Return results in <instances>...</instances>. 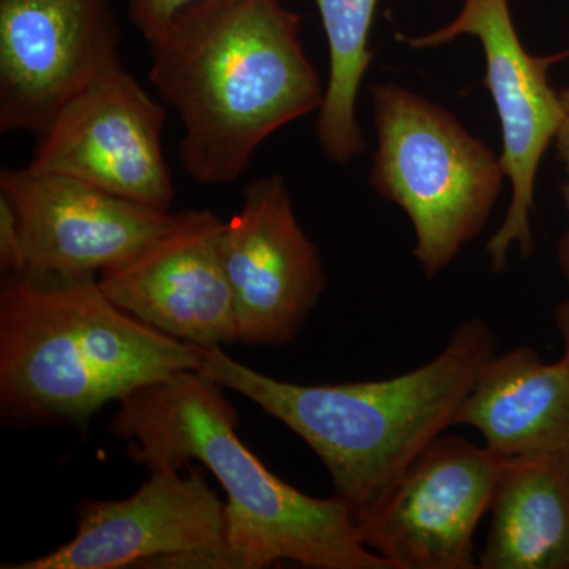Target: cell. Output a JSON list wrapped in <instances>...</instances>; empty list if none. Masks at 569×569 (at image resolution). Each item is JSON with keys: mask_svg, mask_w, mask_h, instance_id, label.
Masks as SVG:
<instances>
[{"mask_svg": "<svg viewBox=\"0 0 569 569\" xmlns=\"http://www.w3.org/2000/svg\"><path fill=\"white\" fill-rule=\"evenodd\" d=\"M329 48V78L317 121L325 156L343 164L365 152L356 102L373 59L369 36L378 0H316Z\"/></svg>", "mask_w": 569, "mask_h": 569, "instance_id": "cell-16", "label": "cell"}, {"mask_svg": "<svg viewBox=\"0 0 569 569\" xmlns=\"http://www.w3.org/2000/svg\"><path fill=\"white\" fill-rule=\"evenodd\" d=\"M496 355L488 321L471 317L427 365L380 381L295 385L201 347L198 372L252 400L317 452L356 518L400 478L455 418Z\"/></svg>", "mask_w": 569, "mask_h": 569, "instance_id": "cell-3", "label": "cell"}, {"mask_svg": "<svg viewBox=\"0 0 569 569\" xmlns=\"http://www.w3.org/2000/svg\"><path fill=\"white\" fill-rule=\"evenodd\" d=\"M557 153H559L560 162L563 163L565 171H567V182L563 186V200L567 204V211L569 216V114L565 116V121L561 123L559 133L556 137ZM559 261L561 272H563L565 279H567L569 287V230L561 238L559 244Z\"/></svg>", "mask_w": 569, "mask_h": 569, "instance_id": "cell-19", "label": "cell"}, {"mask_svg": "<svg viewBox=\"0 0 569 569\" xmlns=\"http://www.w3.org/2000/svg\"><path fill=\"white\" fill-rule=\"evenodd\" d=\"M220 252L233 295L238 340L253 347L293 342L326 287L280 174L247 183L241 209L224 222Z\"/></svg>", "mask_w": 569, "mask_h": 569, "instance_id": "cell-11", "label": "cell"}, {"mask_svg": "<svg viewBox=\"0 0 569 569\" xmlns=\"http://www.w3.org/2000/svg\"><path fill=\"white\" fill-rule=\"evenodd\" d=\"M301 14L280 0H206L149 41V80L181 118L179 159L201 186L238 181L272 133L325 99Z\"/></svg>", "mask_w": 569, "mask_h": 569, "instance_id": "cell-1", "label": "cell"}, {"mask_svg": "<svg viewBox=\"0 0 569 569\" xmlns=\"http://www.w3.org/2000/svg\"><path fill=\"white\" fill-rule=\"evenodd\" d=\"M206 0H129V18L146 40L152 41L189 7Z\"/></svg>", "mask_w": 569, "mask_h": 569, "instance_id": "cell-17", "label": "cell"}, {"mask_svg": "<svg viewBox=\"0 0 569 569\" xmlns=\"http://www.w3.org/2000/svg\"><path fill=\"white\" fill-rule=\"evenodd\" d=\"M26 257L20 222L13 206L0 194V268L6 276L24 272Z\"/></svg>", "mask_w": 569, "mask_h": 569, "instance_id": "cell-18", "label": "cell"}, {"mask_svg": "<svg viewBox=\"0 0 569 569\" xmlns=\"http://www.w3.org/2000/svg\"><path fill=\"white\" fill-rule=\"evenodd\" d=\"M455 426L477 429L501 459L569 451V358L542 361L531 347L497 353L479 370Z\"/></svg>", "mask_w": 569, "mask_h": 569, "instance_id": "cell-14", "label": "cell"}, {"mask_svg": "<svg viewBox=\"0 0 569 569\" xmlns=\"http://www.w3.org/2000/svg\"><path fill=\"white\" fill-rule=\"evenodd\" d=\"M505 459L438 437L356 518L362 541L391 569H473V535L492 508Z\"/></svg>", "mask_w": 569, "mask_h": 569, "instance_id": "cell-8", "label": "cell"}, {"mask_svg": "<svg viewBox=\"0 0 569 569\" xmlns=\"http://www.w3.org/2000/svg\"><path fill=\"white\" fill-rule=\"evenodd\" d=\"M153 470L132 497L78 505L73 539L3 569H227L224 503L197 468Z\"/></svg>", "mask_w": 569, "mask_h": 569, "instance_id": "cell-7", "label": "cell"}, {"mask_svg": "<svg viewBox=\"0 0 569 569\" xmlns=\"http://www.w3.org/2000/svg\"><path fill=\"white\" fill-rule=\"evenodd\" d=\"M377 151L370 186L407 212L415 257L433 279L488 222L501 190L500 157L445 108L396 84H372Z\"/></svg>", "mask_w": 569, "mask_h": 569, "instance_id": "cell-5", "label": "cell"}, {"mask_svg": "<svg viewBox=\"0 0 569 569\" xmlns=\"http://www.w3.org/2000/svg\"><path fill=\"white\" fill-rule=\"evenodd\" d=\"M164 118L162 104L114 63L56 112L28 167L170 211L176 192L163 152Z\"/></svg>", "mask_w": 569, "mask_h": 569, "instance_id": "cell-9", "label": "cell"}, {"mask_svg": "<svg viewBox=\"0 0 569 569\" xmlns=\"http://www.w3.org/2000/svg\"><path fill=\"white\" fill-rule=\"evenodd\" d=\"M223 228L211 211L178 212L140 253L102 272L100 288L130 316L174 339L233 343L238 323L220 252Z\"/></svg>", "mask_w": 569, "mask_h": 569, "instance_id": "cell-13", "label": "cell"}, {"mask_svg": "<svg viewBox=\"0 0 569 569\" xmlns=\"http://www.w3.org/2000/svg\"><path fill=\"white\" fill-rule=\"evenodd\" d=\"M471 36L481 41L486 58L485 86L492 96L501 123L503 152L500 164L511 181L512 193L505 222L488 242L493 271H503L509 249L518 246L522 257L533 249L530 216L533 211L535 181L539 163L556 140L565 121L560 93L549 84L553 63L569 58L559 54L533 56L523 48L508 0H463L458 18L429 36L400 37L411 48L425 50Z\"/></svg>", "mask_w": 569, "mask_h": 569, "instance_id": "cell-6", "label": "cell"}, {"mask_svg": "<svg viewBox=\"0 0 569 569\" xmlns=\"http://www.w3.org/2000/svg\"><path fill=\"white\" fill-rule=\"evenodd\" d=\"M560 102L563 104L565 112L569 114V88L565 89L563 92H560Z\"/></svg>", "mask_w": 569, "mask_h": 569, "instance_id": "cell-21", "label": "cell"}, {"mask_svg": "<svg viewBox=\"0 0 569 569\" xmlns=\"http://www.w3.org/2000/svg\"><path fill=\"white\" fill-rule=\"evenodd\" d=\"M121 40L111 0H0V132L40 137Z\"/></svg>", "mask_w": 569, "mask_h": 569, "instance_id": "cell-10", "label": "cell"}, {"mask_svg": "<svg viewBox=\"0 0 569 569\" xmlns=\"http://www.w3.org/2000/svg\"><path fill=\"white\" fill-rule=\"evenodd\" d=\"M222 387L198 370L146 385L119 402L114 436L149 470L203 463L227 493V569L295 561L312 569H391L362 541L350 505L302 493L239 440V419Z\"/></svg>", "mask_w": 569, "mask_h": 569, "instance_id": "cell-2", "label": "cell"}, {"mask_svg": "<svg viewBox=\"0 0 569 569\" xmlns=\"http://www.w3.org/2000/svg\"><path fill=\"white\" fill-rule=\"evenodd\" d=\"M556 325L559 328L561 342H563V355L569 358V299L557 307Z\"/></svg>", "mask_w": 569, "mask_h": 569, "instance_id": "cell-20", "label": "cell"}, {"mask_svg": "<svg viewBox=\"0 0 569 569\" xmlns=\"http://www.w3.org/2000/svg\"><path fill=\"white\" fill-rule=\"evenodd\" d=\"M201 347L116 306L96 277L3 276L0 407L26 425L88 421L107 403L197 370Z\"/></svg>", "mask_w": 569, "mask_h": 569, "instance_id": "cell-4", "label": "cell"}, {"mask_svg": "<svg viewBox=\"0 0 569 569\" xmlns=\"http://www.w3.org/2000/svg\"><path fill=\"white\" fill-rule=\"evenodd\" d=\"M0 194L13 206L20 222L26 257L20 276H100L140 253L176 217L91 183L29 167L3 168Z\"/></svg>", "mask_w": 569, "mask_h": 569, "instance_id": "cell-12", "label": "cell"}, {"mask_svg": "<svg viewBox=\"0 0 569 569\" xmlns=\"http://www.w3.org/2000/svg\"><path fill=\"white\" fill-rule=\"evenodd\" d=\"M481 569H569V451L505 460Z\"/></svg>", "mask_w": 569, "mask_h": 569, "instance_id": "cell-15", "label": "cell"}]
</instances>
